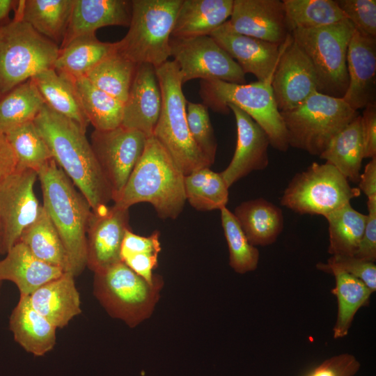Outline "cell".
Returning <instances> with one entry per match:
<instances>
[{
	"label": "cell",
	"mask_w": 376,
	"mask_h": 376,
	"mask_svg": "<svg viewBox=\"0 0 376 376\" xmlns=\"http://www.w3.org/2000/svg\"><path fill=\"white\" fill-rule=\"evenodd\" d=\"M33 123L53 159L86 198L92 211L97 212L106 208L113 200L112 191L86 132L46 104Z\"/></svg>",
	"instance_id": "obj_1"
},
{
	"label": "cell",
	"mask_w": 376,
	"mask_h": 376,
	"mask_svg": "<svg viewBox=\"0 0 376 376\" xmlns=\"http://www.w3.org/2000/svg\"><path fill=\"white\" fill-rule=\"evenodd\" d=\"M182 171L163 146L153 136L146 140L142 155L131 173L114 205L129 209L134 204L150 203L162 219H175L186 197Z\"/></svg>",
	"instance_id": "obj_2"
},
{
	"label": "cell",
	"mask_w": 376,
	"mask_h": 376,
	"mask_svg": "<svg viewBox=\"0 0 376 376\" xmlns=\"http://www.w3.org/2000/svg\"><path fill=\"white\" fill-rule=\"evenodd\" d=\"M42 206L57 230L68 254L70 272L86 267V234L92 209L83 194L52 159L38 172Z\"/></svg>",
	"instance_id": "obj_3"
},
{
	"label": "cell",
	"mask_w": 376,
	"mask_h": 376,
	"mask_svg": "<svg viewBox=\"0 0 376 376\" xmlns=\"http://www.w3.org/2000/svg\"><path fill=\"white\" fill-rule=\"evenodd\" d=\"M155 72L162 94V108L152 136L168 151L185 175L210 167L189 130L187 101L178 65L173 61H167L156 68Z\"/></svg>",
	"instance_id": "obj_4"
},
{
	"label": "cell",
	"mask_w": 376,
	"mask_h": 376,
	"mask_svg": "<svg viewBox=\"0 0 376 376\" xmlns=\"http://www.w3.org/2000/svg\"><path fill=\"white\" fill-rule=\"evenodd\" d=\"M182 0H132L126 35L118 41L117 52L136 65L155 68L171 56V38Z\"/></svg>",
	"instance_id": "obj_5"
},
{
	"label": "cell",
	"mask_w": 376,
	"mask_h": 376,
	"mask_svg": "<svg viewBox=\"0 0 376 376\" xmlns=\"http://www.w3.org/2000/svg\"><path fill=\"white\" fill-rule=\"evenodd\" d=\"M271 83L272 80L243 84L202 80L199 94L203 104L215 111L228 112V104L240 109L265 131L272 147L285 152L290 148L288 134Z\"/></svg>",
	"instance_id": "obj_6"
},
{
	"label": "cell",
	"mask_w": 376,
	"mask_h": 376,
	"mask_svg": "<svg viewBox=\"0 0 376 376\" xmlns=\"http://www.w3.org/2000/svg\"><path fill=\"white\" fill-rule=\"evenodd\" d=\"M280 113L289 147L313 156H320L330 141L359 115L343 98L318 91L296 107Z\"/></svg>",
	"instance_id": "obj_7"
},
{
	"label": "cell",
	"mask_w": 376,
	"mask_h": 376,
	"mask_svg": "<svg viewBox=\"0 0 376 376\" xmlns=\"http://www.w3.org/2000/svg\"><path fill=\"white\" fill-rule=\"evenodd\" d=\"M163 285L160 275L150 283L120 261L94 273L93 292L111 318L134 328L151 316Z\"/></svg>",
	"instance_id": "obj_8"
},
{
	"label": "cell",
	"mask_w": 376,
	"mask_h": 376,
	"mask_svg": "<svg viewBox=\"0 0 376 376\" xmlns=\"http://www.w3.org/2000/svg\"><path fill=\"white\" fill-rule=\"evenodd\" d=\"M58 52V45L14 16L0 27V95L54 68Z\"/></svg>",
	"instance_id": "obj_9"
},
{
	"label": "cell",
	"mask_w": 376,
	"mask_h": 376,
	"mask_svg": "<svg viewBox=\"0 0 376 376\" xmlns=\"http://www.w3.org/2000/svg\"><path fill=\"white\" fill-rule=\"evenodd\" d=\"M355 29L347 19L316 29L292 30L293 40L311 61L318 92L343 98L348 86L346 56Z\"/></svg>",
	"instance_id": "obj_10"
},
{
	"label": "cell",
	"mask_w": 376,
	"mask_h": 376,
	"mask_svg": "<svg viewBox=\"0 0 376 376\" xmlns=\"http://www.w3.org/2000/svg\"><path fill=\"white\" fill-rule=\"evenodd\" d=\"M358 187L332 165L313 162L296 173L281 197V205L299 214L321 215L350 204L360 196Z\"/></svg>",
	"instance_id": "obj_11"
},
{
	"label": "cell",
	"mask_w": 376,
	"mask_h": 376,
	"mask_svg": "<svg viewBox=\"0 0 376 376\" xmlns=\"http://www.w3.org/2000/svg\"><path fill=\"white\" fill-rule=\"evenodd\" d=\"M170 45L182 84L194 79L245 84L241 68L210 36L171 37Z\"/></svg>",
	"instance_id": "obj_12"
},
{
	"label": "cell",
	"mask_w": 376,
	"mask_h": 376,
	"mask_svg": "<svg viewBox=\"0 0 376 376\" xmlns=\"http://www.w3.org/2000/svg\"><path fill=\"white\" fill-rule=\"evenodd\" d=\"M147 137L123 126L91 134V145L109 182L113 201L122 191L143 152Z\"/></svg>",
	"instance_id": "obj_13"
},
{
	"label": "cell",
	"mask_w": 376,
	"mask_h": 376,
	"mask_svg": "<svg viewBox=\"0 0 376 376\" xmlns=\"http://www.w3.org/2000/svg\"><path fill=\"white\" fill-rule=\"evenodd\" d=\"M38 173L16 169L0 180V221L7 251L38 217L42 205L34 192Z\"/></svg>",
	"instance_id": "obj_14"
},
{
	"label": "cell",
	"mask_w": 376,
	"mask_h": 376,
	"mask_svg": "<svg viewBox=\"0 0 376 376\" xmlns=\"http://www.w3.org/2000/svg\"><path fill=\"white\" fill-rule=\"evenodd\" d=\"M271 86L280 112L296 107L318 91L313 65L290 33L282 45Z\"/></svg>",
	"instance_id": "obj_15"
},
{
	"label": "cell",
	"mask_w": 376,
	"mask_h": 376,
	"mask_svg": "<svg viewBox=\"0 0 376 376\" xmlns=\"http://www.w3.org/2000/svg\"><path fill=\"white\" fill-rule=\"evenodd\" d=\"M128 209L115 206L93 212L86 234V266L94 273L120 261L123 240L129 228Z\"/></svg>",
	"instance_id": "obj_16"
},
{
	"label": "cell",
	"mask_w": 376,
	"mask_h": 376,
	"mask_svg": "<svg viewBox=\"0 0 376 376\" xmlns=\"http://www.w3.org/2000/svg\"><path fill=\"white\" fill-rule=\"evenodd\" d=\"M210 36L239 65L244 73L259 81L272 79L282 45L269 42L235 31L226 21Z\"/></svg>",
	"instance_id": "obj_17"
},
{
	"label": "cell",
	"mask_w": 376,
	"mask_h": 376,
	"mask_svg": "<svg viewBox=\"0 0 376 376\" xmlns=\"http://www.w3.org/2000/svg\"><path fill=\"white\" fill-rule=\"evenodd\" d=\"M227 109L235 118L237 143L230 162L220 173L230 188L251 172L268 166L270 143L265 131L249 115L233 104H228Z\"/></svg>",
	"instance_id": "obj_18"
},
{
	"label": "cell",
	"mask_w": 376,
	"mask_h": 376,
	"mask_svg": "<svg viewBox=\"0 0 376 376\" xmlns=\"http://www.w3.org/2000/svg\"><path fill=\"white\" fill-rule=\"evenodd\" d=\"M228 22L239 33L278 45L289 34L279 0H233Z\"/></svg>",
	"instance_id": "obj_19"
},
{
	"label": "cell",
	"mask_w": 376,
	"mask_h": 376,
	"mask_svg": "<svg viewBox=\"0 0 376 376\" xmlns=\"http://www.w3.org/2000/svg\"><path fill=\"white\" fill-rule=\"evenodd\" d=\"M348 86L343 100L354 110L375 102L376 38L354 30L346 56Z\"/></svg>",
	"instance_id": "obj_20"
},
{
	"label": "cell",
	"mask_w": 376,
	"mask_h": 376,
	"mask_svg": "<svg viewBox=\"0 0 376 376\" xmlns=\"http://www.w3.org/2000/svg\"><path fill=\"white\" fill-rule=\"evenodd\" d=\"M162 108V94L154 66L137 65L127 99L122 125L153 135Z\"/></svg>",
	"instance_id": "obj_21"
},
{
	"label": "cell",
	"mask_w": 376,
	"mask_h": 376,
	"mask_svg": "<svg viewBox=\"0 0 376 376\" xmlns=\"http://www.w3.org/2000/svg\"><path fill=\"white\" fill-rule=\"evenodd\" d=\"M131 13L132 1L74 0L70 22L59 47L80 36L95 33L102 27L129 26Z\"/></svg>",
	"instance_id": "obj_22"
},
{
	"label": "cell",
	"mask_w": 376,
	"mask_h": 376,
	"mask_svg": "<svg viewBox=\"0 0 376 376\" xmlns=\"http://www.w3.org/2000/svg\"><path fill=\"white\" fill-rule=\"evenodd\" d=\"M75 277L70 272H64L29 295L33 308L57 329L67 326L81 313Z\"/></svg>",
	"instance_id": "obj_23"
},
{
	"label": "cell",
	"mask_w": 376,
	"mask_h": 376,
	"mask_svg": "<svg viewBox=\"0 0 376 376\" xmlns=\"http://www.w3.org/2000/svg\"><path fill=\"white\" fill-rule=\"evenodd\" d=\"M64 272L61 268L37 258L20 242L13 246L0 260V281L14 283L19 295H30Z\"/></svg>",
	"instance_id": "obj_24"
},
{
	"label": "cell",
	"mask_w": 376,
	"mask_h": 376,
	"mask_svg": "<svg viewBox=\"0 0 376 376\" xmlns=\"http://www.w3.org/2000/svg\"><path fill=\"white\" fill-rule=\"evenodd\" d=\"M13 338L25 351L41 357L56 345L57 328L31 306L27 295H19L9 318Z\"/></svg>",
	"instance_id": "obj_25"
},
{
	"label": "cell",
	"mask_w": 376,
	"mask_h": 376,
	"mask_svg": "<svg viewBox=\"0 0 376 376\" xmlns=\"http://www.w3.org/2000/svg\"><path fill=\"white\" fill-rule=\"evenodd\" d=\"M233 213L247 240L254 246L274 244L284 228L281 209L264 198L244 201Z\"/></svg>",
	"instance_id": "obj_26"
},
{
	"label": "cell",
	"mask_w": 376,
	"mask_h": 376,
	"mask_svg": "<svg viewBox=\"0 0 376 376\" xmlns=\"http://www.w3.org/2000/svg\"><path fill=\"white\" fill-rule=\"evenodd\" d=\"M233 5V0H182L171 37L210 36L228 21Z\"/></svg>",
	"instance_id": "obj_27"
},
{
	"label": "cell",
	"mask_w": 376,
	"mask_h": 376,
	"mask_svg": "<svg viewBox=\"0 0 376 376\" xmlns=\"http://www.w3.org/2000/svg\"><path fill=\"white\" fill-rule=\"evenodd\" d=\"M117 49L118 42H102L95 33L80 36L59 47L54 69L58 74L73 81L85 77Z\"/></svg>",
	"instance_id": "obj_28"
},
{
	"label": "cell",
	"mask_w": 376,
	"mask_h": 376,
	"mask_svg": "<svg viewBox=\"0 0 376 376\" xmlns=\"http://www.w3.org/2000/svg\"><path fill=\"white\" fill-rule=\"evenodd\" d=\"M74 0H19L15 16L58 46L64 40Z\"/></svg>",
	"instance_id": "obj_29"
},
{
	"label": "cell",
	"mask_w": 376,
	"mask_h": 376,
	"mask_svg": "<svg viewBox=\"0 0 376 376\" xmlns=\"http://www.w3.org/2000/svg\"><path fill=\"white\" fill-rule=\"evenodd\" d=\"M31 79L47 106L86 132L90 123L73 81L58 74L54 68L41 71Z\"/></svg>",
	"instance_id": "obj_30"
},
{
	"label": "cell",
	"mask_w": 376,
	"mask_h": 376,
	"mask_svg": "<svg viewBox=\"0 0 376 376\" xmlns=\"http://www.w3.org/2000/svg\"><path fill=\"white\" fill-rule=\"evenodd\" d=\"M319 157L349 182L358 184L364 159L360 114L330 141Z\"/></svg>",
	"instance_id": "obj_31"
},
{
	"label": "cell",
	"mask_w": 376,
	"mask_h": 376,
	"mask_svg": "<svg viewBox=\"0 0 376 376\" xmlns=\"http://www.w3.org/2000/svg\"><path fill=\"white\" fill-rule=\"evenodd\" d=\"M18 242L23 243L39 260L70 272L63 242L42 205L36 219L24 229Z\"/></svg>",
	"instance_id": "obj_32"
},
{
	"label": "cell",
	"mask_w": 376,
	"mask_h": 376,
	"mask_svg": "<svg viewBox=\"0 0 376 376\" xmlns=\"http://www.w3.org/2000/svg\"><path fill=\"white\" fill-rule=\"evenodd\" d=\"M89 123L96 130H109L122 125L124 103L95 87L85 77L73 81Z\"/></svg>",
	"instance_id": "obj_33"
},
{
	"label": "cell",
	"mask_w": 376,
	"mask_h": 376,
	"mask_svg": "<svg viewBox=\"0 0 376 376\" xmlns=\"http://www.w3.org/2000/svg\"><path fill=\"white\" fill-rule=\"evenodd\" d=\"M0 97V133L33 121L45 104L32 79L17 86Z\"/></svg>",
	"instance_id": "obj_34"
},
{
	"label": "cell",
	"mask_w": 376,
	"mask_h": 376,
	"mask_svg": "<svg viewBox=\"0 0 376 376\" xmlns=\"http://www.w3.org/2000/svg\"><path fill=\"white\" fill-rule=\"evenodd\" d=\"M324 218L328 223V253L331 256H354L364 231L367 214L358 212L350 203Z\"/></svg>",
	"instance_id": "obj_35"
},
{
	"label": "cell",
	"mask_w": 376,
	"mask_h": 376,
	"mask_svg": "<svg viewBox=\"0 0 376 376\" xmlns=\"http://www.w3.org/2000/svg\"><path fill=\"white\" fill-rule=\"evenodd\" d=\"M336 285L331 293L337 298L338 313L333 328L334 338L347 335L358 310L368 306L373 292L359 279L343 272L333 271Z\"/></svg>",
	"instance_id": "obj_36"
},
{
	"label": "cell",
	"mask_w": 376,
	"mask_h": 376,
	"mask_svg": "<svg viewBox=\"0 0 376 376\" xmlns=\"http://www.w3.org/2000/svg\"><path fill=\"white\" fill-rule=\"evenodd\" d=\"M184 189L186 201L199 211L220 210L228 201V187L221 173L210 167L185 175Z\"/></svg>",
	"instance_id": "obj_37"
},
{
	"label": "cell",
	"mask_w": 376,
	"mask_h": 376,
	"mask_svg": "<svg viewBox=\"0 0 376 376\" xmlns=\"http://www.w3.org/2000/svg\"><path fill=\"white\" fill-rule=\"evenodd\" d=\"M285 23L289 33L294 29L330 26L346 19L334 0H283Z\"/></svg>",
	"instance_id": "obj_38"
},
{
	"label": "cell",
	"mask_w": 376,
	"mask_h": 376,
	"mask_svg": "<svg viewBox=\"0 0 376 376\" xmlns=\"http://www.w3.org/2000/svg\"><path fill=\"white\" fill-rule=\"evenodd\" d=\"M136 67L116 52L94 67L85 77L95 87L125 104Z\"/></svg>",
	"instance_id": "obj_39"
},
{
	"label": "cell",
	"mask_w": 376,
	"mask_h": 376,
	"mask_svg": "<svg viewBox=\"0 0 376 376\" xmlns=\"http://www.w3.org/2000/svg\"><path fill=\"white\" fill-rule=\"evenodd\" d=\"M5 134L16 156L17 169H31L38 173L53 159L33 121L24 123Z\"/></svg>",
	"instance_id": "obj_40"
},
{
	"label": "cell",
	"mask_w": 376,
	"mask_h": 376,
	"mask_svg": "<svg viewBox=\"0 0 376 376\" xmlns=\"http://www.w3.org/2000/svg\"><path fill=\"white\" fill-rule=\"evenodd\" d=\"M220 212L230 267L238 274L254 271L259 261V251L249 242L233 213L226 207Z\"/></svg>",
	"instance_id": "obj_41"
},
{
	"label": "cell",
	"mask_w": 376,
	"mask_h": 376,
	"mask_svg": "<svg viewBox=\"0 0 376 376\" xmlns=\"http://www.w3.org/2000/svg\"><path fill=\"white\" fill-rule=\"evenodd\" d=\"M186 118L192 139L204 157L212 165L215 160L217 143L207 107L201 103L187 102Z\"/></svg>",
	"instance_id": "obj_42"
},
{
	"label": "cell",
	"mask_w": 376,
	"mask_h": 376,
	"mask_svg": "<svg viewBox=\"0 0 376 376\" xmlns=\"http://www.w3.org/2000/svg\"><path fill=\"white\" fill-rule=\"evenodd\" d=\"M317 269L331 273L340 271L361 281L373 292L376 290V265L352 256H331L327 263H318Z\"/></svg>",
	"instance_id": "obj_43"
},
{
	"label": "cell",
	"mask_w": 376,
	"mask_h": 376,
	"mask_svg": "<svg viewBox=\"0 0 376 376\" xmlns=\"http://www.w3.org/2000/svg\"><path fill=\"white\" fill-rule=\"evenodd\" d=\"M336 2L355 30L363 35L376 38L375 0H338Z\"/></svg>",
	"instance_id": "obj_44"
},
{
	"label": "cell",
	"mask_w": 376,
	"mask_h": 376,
	"mask_svg": "<svg viewBox=\"0 0 376 376\" xmlns=\"http://www.w3.org/2000/svg\"><path fill=\"white\" fill-rule=\"evenodd\" d=\"M360 367L354 355L341 354L325 360L306 376H354Z\"/></svg>",
	"instance_id": "obj_45"
},
{
	"label": "cell",
	"mask_w": 376,
	"mask_h": 376,
	"mask_svg": "<svg viewBox=\"0 0 376 376\" xmlns=\"http://www.w3.org/2000/svg\"><path fill=\"white\" fill-rule=\"evenodd\" d=\"M367 220L358 249L354 256L375 263L376 260V197L367 201Z\"/></svg>",
	"instance_id": "obj_46"
},
{
	"label": "cell",
	"mask_w": 376,
	"mask_h": 376,
	"mask_svg": "<svg viewBox=\"0 0 376 376\" xmlns=\"http://www.w3.org/2000/svg\"><path fill=\"white\" fill-rule=\"evenodd\" d=\"M159 236L160 233L158 230L153 231L148 237H144L134 234L130 229H127L121 245V260L132 254H159L162 249Z\"/></svg>",
	"instance_id": "obj_47"
},
{
	"label": "cell",
	"mask_w": 376,
	"mask_h": 376,
	"mask_svg": "<svg viewBox=\"0 0 376 376\" xmlns=\"http://www.w3.org/2000/svg\"><path fill=\"white\" fill-rule=\"evenodd\" d=\"M361 134L365 158L376 157V103H370L363 108L361 115Z\"/></svg>",
	"instance_id": "obj_48"
},
{
	"label": "cell",
	"mask_w": 376,
	"mask_h": 376,
	"mask_svg": "<svg viewBox=\"0 0 376 376\" xmlns=\"http://www.w3.org/2000/svg\"><path fill=\"white\" fill-rule=\"evenodd\" d=\"M158 255L156 253H138L122 258L132 270L150 283H153L157 274L152 271L157 267Z\"/></svg>",
	"instance_id": "obj_49"
},
{
	"label": "cell",
	"mask_w": 376,
	"mask_h": 376,
	"mask_svg": "<svg viewBox=\"0 0 376 376\" xmlns=\"http://www.w3.org/2000/svg\"><path fill=\"white\" fill-rule=\"evenodd\" d=\"M16 156L6 136L0 133V180L17 169Z\"/></svg>",
	"instance_id": "obj_50"
},
{
	"label": "cell",
	"mask_w": 376,
	"mask_h": 376,
	"mask_svg": "<svg viewBox=\"0 0 376 376\" xmlns=\"http://www.w3.org/2000/svg\"><path fill=\"white\" fill-rule=\"evenodd\" d=\"M359 189L368 198L376 197V157L371 158L361 173Z\"/></svg>",
	"instance_id": "obj_51"
},
{
	"label": "cell",
	"mask_w": 376,
	"mask_h": 376,
	"mask_svg": "<svg viewBox=\"0 0 376 376\" xmlns=\"http://www.w3.org/2000/svg\"><path fill=\"white\" fill-rule=\"evenodd\" d=\"M17 2L15 0H0V27L9 22V15L15 10Z\"/></svg>",
	"instance_id": "obj_52"
},
{
	"label": "cell",
	"mask_w": 376,
	"mask_h": 376,
	"mask_svg": "<svg viewBox=\"0 0 376 376\" xmlns=\"http://www.w3.org/2000/svg\"><path fill=\"white\" fill-rule=\"evenodd\" d=\"M6 253V249L4 240L3 229L0 221V256L5 255Z\"/></svg>",
	"instance_id": "obj_53"
},
{
	"label": "cell",
	"mask_w": 376,
	"mask_h": 376,
	"mask_svg": "<svg viewBox=\"0 0 376 376\" xmlns=\"http://www.w3.org/2000/svg\"><path fill=\"white\" fill-rule=\"evenodd\" d=\"M1 283H2V282L0 281V294H1Z\"/></svg>",
	"instance_id": "obj_54"
},
{
	"label": "cell",
	"mask_w": 376,
	"mask_h": 376,
	"mask_svg": "<svg viewBox=\"0 0 376 376\" xmlns=\"http://www.w3.org/2000/svg\"><path fill=\"white\" fill-rule=\"evenodd\" d=\"M1 95H0V97H1Z\"/></svg>",
	"instance_id": "obj_55"
}]
</instances>
